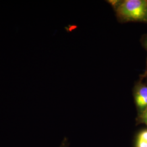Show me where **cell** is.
I'll use <instances>...</instances> for the list:
<instances>
[{"instance_id":"ba28073f","label":"cell","mask_w":147,"mask_h":147,"mask_svg":"<svg viewBox=\"0 0 147 147\" xmlns=\"http://www.w3.org/2000/svg\"><path fill=\"white\" fill-rule=\"evenodd\" d=\"M59 147H68L67 146V142L66 141H64L63 143L61 144V145Z\"/></svg>"},{"instance_id":"5b68a950","label":"cell","mask_w":147,"mask_h":147,"mask_svg":"<svg viewBox=\"0 0 147 147\" xmlns=\"http://www.w3.org/2000/svg\"><path fill=\"white\" fill-rule=\"evenodd\" d=\"M123 0H108L106 2L110 5L116 11L117 8L121 5Z\"/></svg>"},{"instance_id":"7a4b0ae2","label":"cell","mask_w":147,"mask_h":147,"mask_svg":"<svg viewBox=\"0 0 147 147\" xmlns=\"http://www.w3.org/2000/svg\"><path fill=\"white\" fill-rule=\"evenodd\" d=\"M132 94L138 116L147 109V83L140 79L134 86Z\"/></svg>"},{"instance_id":"8992f818","label":"cell","mask_w":147,"mask_h":147,"mask_svg":"<svg viewBox=\"0 0 147 147\" xmlns=\"http://www.w3.org/2000/svg\"><path fill=\"white\" fill-rule=\"evenodd\" d=\"M141 43L142 44V47L147 51V60H146V70H147V33L144 34L142 36L141 38Z\"/></svg>"},{"instance_id":"277c9868","label":"cell","mask_w":147,"mask_h":147,"mask_svg":"<svg viewBox=\"0 0 147 147\" xmlns=\"http://www.w3.org/2000/svg\"><path fill=\"white\" fill-rule=\"evenodd\" d=\"M137 121L138 124H144L147 126V109L140 115L138 116Z\"/></svg>"},{"instance_id":"3957f363","label":"cell","mask_w":147,"mask_h":147,"mask_svg":"<svg viewBox=\"0 0 147 147\" xmlns=\"http://www.w3.org/2000/svg\"><path fill=\"white\" fill-rule=\"evenodd\" d=\"M135 147H147V129L142 130L137 135Z\"/></svg>"},{"instance_id":"52a82bcc","label":"cell","mask_w":147,"mask_h":147,"mask_svg":"<svg viewBox=\"0 0 147 147\" xmlns=\"http://www.w3.org/2000/svg\"><path fill=\"white\" fill-rule=\"evenodd\" d=\"M140 79H142L143 80H145V82L147 84V70H145L144 73L140 75Z\"/></svg>"},{"instance_id":"6da1fadb","label":"cell","mask_w":147,"mask_h":147,"mask_svg":"<svg viewBox=\"0 0 147 147\" xmlns=\"http://www.w3.org/2000/svg\"><path fill=\"white\" fill-rule=\"evenodd\" d=\"M115 12L121 23L134 22L147 24V0H123Z\"/></svg>"}]
</instances>
